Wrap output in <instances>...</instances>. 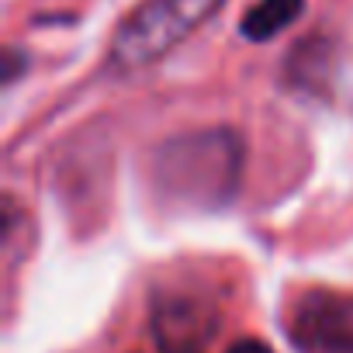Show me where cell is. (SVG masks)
Here are the masks:
<instances>
[{
    "mask_svg": "<svg viewBox=\"0 0 353 353\" xmlns=\"http://www.w3.org/2000/svg\"><path fill=\"white\" fill-rule=\"evenodd\" d=\"M156 191L181 208L215 212L243 181V139L229 128H205L163 142L152 156Z\"/></svg>",
    "mask_w": 353,
    "mask_h": 353,
    "instance_id": "6da1fadb",
    "label": "cell"
},
{
    "mask_svg": "<svg viewBox=\"0 0 353 353\" xmlns=\"http://www.w3.org/2000/svg\"><path fill=\"white\" fill-rule=\"evenodd\" d=\"M225 0H142L118 25L108 59L114 70H145L194 35Z\"/></svg>",
    "mask_w": 353,
    "mask_h": 353,
    "instance_id": "7a4b0ae2",
    "label": "cell"
},
{
    "mask_svg": "<svg viewBox=\"0 0 353 353\" xmlns=\"http://www.w3.org/2000/svg\"><path fill=\"white\" fill-rule=\"evenodd\" d=\"M288 332L301 353H353V294L305 291L291 308Z\"/></svg>",
    "mask_w": 353,
    "mask_h": 353,
    "instance_id": "3957f363",
    "label": "cell"
},
{
    "mask_svg": "<svg viewBox=\"0 0 353 353\" xmlns=\"http://www.w3.org/2000/svg\"><path fill=\"white\" fill-rule=\"evenodd\" d=\"M152 325H156V339L163 353H205L215 332V315L201 301L170 298L156 308Z\"/></svg>",
    "mask_w": 353,
    "mask_h": 353,
    "instance_id": "277c9868",
    "label": "cell"
},
{
    "mask_svg": "<svg viewBox=\"0 0 353 353\" xmlns=\"http://www.w3.org/2000/svg\"><path fill=\"white\" fill-rule=\"evenodd\" d=\"M305 11V0H256V4L243 14L239 32L250 42H270L281 35L288 25H294Z\"/></svg>",
    "mask_w": 353,
    "mask_h": 353,
    "instance_id": "5b68a950",
    "label": "cell"
},
{
    "mask_svg": "<svg viewBox=\"0 0 353 353\" xmlns=\"http://www.w3.org/2000/svg\"><path fill=\"white\" fill-rule=\"evenodd\" d=\"M225 353H274L263 339H253V336H246V339H236Z\"/></svg>",
    "mask_w": 353,
    "mask_h": 353,
    "instance_id": "8992f818",
    "label": "cell"
}]
</instances>
